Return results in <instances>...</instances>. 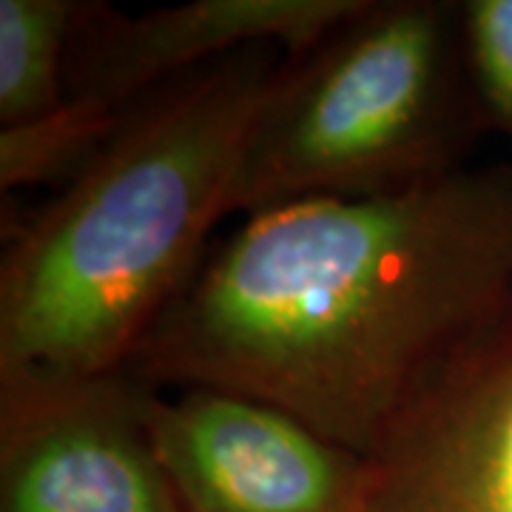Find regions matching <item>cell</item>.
Here are the masks:
<instances>
[{"label":"cell","instance_id":"1","mask_svg":"<svg viewBox=\"0 0 512 512\" xmlns=\"http://www.w3.org/2000/svg\"><path fill=\"white\" fill-rule=\"evenodd\" d=\"M510 279L512 194L484 174L302 197L248 222L146 348L373 461L484 345Z\"/></svg>","mask_w":512,"mask_h":512},{"label":"cell","instance_id":"2","mask_svg":"<svg viewBox=\"0 0 512 512\" xmlns=\"http://www.w3.org/2000/svg\"><path fill=\"white\" fill-rule=\"evenodd\" d=\"M293 86L268 60H234L94 157L6 262V382L77 387L146 339L208 228L237 208L256 137Z\"/></svg>","mask_w":512,"mask_h":512},{"label":"cell","instance_id":"3","mask_svg":"<svg viewBox=\"0 0 512 512\" xmlns=\"http://www.w3.org/2000/svg\"><path fill=\"white\" fill-rule=\"evenodd\" d=\"M439 72L433 9L407 6L373 20L276 106L245 163L237 205L319 197L396 165L430 120Z\"/></svg>","mask_w":512,"mask_h":512},{"label":"cell","instance_id":"4","mask_svg":"<svg viewBox=\"0 0 512 512\" xmlns=\"http://www.w3.org/2000/svg\"><path fill=\"white\" fill-rule=\"evenodd\" d=\"M146 439L188 512H370L367 461L271 404L194 387Z\"/></svg>","mask_w":512,"mask_h":512},{"label":"cell","instance_id":"5","mask_svg":"<svg viewBox=\"0 0 512 512\" xmlns=\"http://www.w3.org/2000/svg\"><path fill=\"white\" fill-rule=\"evenodd\" d=\"M370 512H512V345L481 348L367 461Z\"/></svg>","mask_w":512,"mask_h":512},{"label":"cell","instance_id":"6","mask_svg":"<svg viewBox=\"0 0 512 512\" xmlns=\"http://www.w3.org/2000/svg\"><path fill=\"white\" fill-rule=\"evenodd\" d=\"M0 512H183V504L148 439L74 413L6 458Z\"/></svg>","mask_w":512,"mask_h":512},{"label":"cell","instance_id":"7","mask_svg":"<svg viewBox=\"0 0 512 512\" xmlns=\"http://www.w3.org/2000/svg\"><path fill=\"white\" fill-rule=\"evenodd\" d=\"M367 9L359 0H194L146 18L128 20L100 55L89 97L114 103L151 80L208 55L279 40L293 49L353 20Z\"/></svg>","mask_w":512,"mask_h":512},{"label":"cell","instance_id":"8","mask_svg":"<svg viewBox=\"0 0 512 512\" xmlns=\"http://www.w3.org/2000/svg\"><path fill=\"white\" fill-rule=\"evenodd\" d=\"M72 6L0 0V123L23 126L60 106L57 72Z\"/></svg>","mask_w":512,"mask_h":512},{"label":"cell","instance_id":"9","mask_svg":"<svg viewBox=\"0 0 512 512\" xmlns=\"http://www.w3.org/2000/svg\"><path fill=\"white\" fill-rule=\"evenodd\" d=\"M111 128V106L97 97H77L55 111L0 134L3 188L46 180L92 148Z\"/></svg>","mask_w":512,"mask_h":512},{"label":"cell","instance_id":"10","mask_svg":"<svg viewBox=\"0 0 512 512\" xmlns=\"http://www.w3.org/2000/svg\"><path fill=\"white\" fill-rule=\"evenodd\" d=\"M467 20L481 92L512 128V0H476Z\"/></svg>","mask_w":512,"mask_h":512}]
</instances>
